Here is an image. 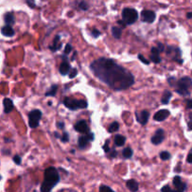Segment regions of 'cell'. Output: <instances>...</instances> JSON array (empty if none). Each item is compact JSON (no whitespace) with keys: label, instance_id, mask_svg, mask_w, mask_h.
Returning a JSON list of instances; mask_svg holds the SVG:
<instances>
[{"label":"cell","instance_id":"obj_1","mask_svg":"<svg viewBox=\"0 0 192 192\" xmlns=\"http://www.w3.org/2000/svg\"><path fill=\"white\" fill-rule=\"evenodd\" d=\"M90 70L97 78L114 91H122L134 84V76L113 59L98 58L90 64Z\"/></svg>","mask_w":192,"mask_h":192},{"label":"cell","instance_id":"obj_2","mask_svg":"<svg viewBox=\"0 0 192 192\" xmlns=\"http://www.w3.org/2000/svg\"><path fill=\"white\" fill-rule=\"evenodd\" d=\"M60 182V176L58 171L55 167H49L44 172V180L41 184V192H51Z\"/></svg>","mask_w":192,"mask_h":192},{"label":"cell","instance_id":"obj_3","mask_svg":"<svg viewBox=\"0 0 192 192\" xmlns=\"http://www.w3.org/2000/svg\"><path fill=\"white\" fill-rule=\"evenodd\" d=\"M168 82L175 89V92L177 94L183 97H188L190 95V89L192 88V79L189 77H183L179 80H176L174 77H170V78H168Z\"/></svg>","mask_w":192,"mask_h":192},{"label":"cell","instance_id":"obj_4","mask_svg":"<svg viewBox=\"0 0 192 192\" xmlns=\"http://www.w3.org/2000/svg\"><path fill=\"white\" fill-rule=\"evenodd\" d=\"M63 104L70 111H76L79 109H86L88 103L84 99H76L71 97H67L64 98Z\"/></svg>","mask_w":192,"mask_h":192},{"label":"cell","instance_id":"obj_5","mask_svg":"<svg viewBox=\"0 0 192 192\" xmlns=\"http://www.w3.org/2000/svg\"><path fill=\"white\" fill-rule=\"evenodd\" d=\"M122 18L127 26H131L137 22L139 13L133 8H125L122 11Z\"/></svg>","mask_w":192,"mask_h":192},{"label":"cell","instance_id":"obj_6","mask_svg":"<svg viewBox=\"0 0 192 192\" xmlns=\"http://www.w3.org/2000/svg\"><path fill=\"white\" fill-rule=\"evenodd\" d=\"M42 112L40 110H33L28 113V124L31 128H37L40 126V120L41 119Z\"/></svg>","mask_w":192,"mask_h":192},{"label":"cell","instance_id":"obj_7","mask_svg":"<svg viewBox=\"0 0 192 192\" xmlns=\"http://www.w3.org/2000/svg\"><path fill=\"white\" fill-rule=\"evenodd\" d=\"M74 129L77 132H80L82 134H88L90 132L87 122L86 120H79L74 125Z\"/></svg>","mask_w":192,"mask_h":192},{"label":"cell","instance_id":"obj_8","mask_svg":"<svg viewBox=\"0 0 192 192\" xmlns=\"http://www.w3.org/2000/svg\"><path fill=\"white\" fill-rule=\"evenodd\" d=\"M141 18H142V22H148V24H152V22L156 20V13L153 10H144L141 13Z\"/></svg>","mask_w":192,"mask_h":192},{"label":"cell","instance_id":"obj_9","mask_svg":"<svg viewBox=\"0 0 192 192\" xmlns=\"http://www.w3.org/2000/svg\"><path fill=\"white\" fill-rule=\"evenodd\" d=\"M135 115H136L137 121L139 122L141 125L144 126V125L147 124V122L149 120L150 113L147 111H142V112H137L135 113Z\"/></svg>","mask_w":192,"mask_h":192},{"label":"cell","instance_id":"obj_10","mask_svg":"<svg viewBox=\"0 0 192 192\" xmlns=\"http://www.w3.org/2000/svg\"><path fill=\"white\" fill-rule=\"evenodd\" d=\"M172 184L175 187V189L178 190L179 192H185L187 189V184L182 181V178L179 175L174 176L173 180H172Z\"/></svg>","mask_w":192,"mask_h":192},{"label":"cell","instance_id":"obj_11","mask_svg":"<svg viewBox=\"0 0 192 192\" xmlns=\"http://www.w3.org/2000/svg\"><path fill=\"white\" fill-rule=\"evenodd\" d=\"M62 58H63V62L60 64L59 72L61 73V75L70 74V72L71 70V66H70V62L68 61V58H65V56H63Z\"/></svg>","mask_w":192,"mask_h":192},{"label":"cell","instance_id":"obj_12","mask_svg":"<svg viewBox=\"0 0 192 192\" xmlns=\"http://www.w3.org/2000/svg\"><path fill=\"white\" fill-rule=\"evenodd\" d=\"M163 140H164V130L162 128H158L156 131L155 135L151 138L152 143L155 144V145L160 144L161 142H163Z\"/></svg>","mask_w":192,"mask_h":192},{"label":"cell","instance_id":"obj_13","mask_svg":"<svg viewBox=\"0 0 192 192\" xmlns=\"http://www.w3.org/2000/svg\"><path fill=\"white\" fill-rule=\"evenodd\" d=\"M170 113H171L170 111L167 109L159 110L158 112H157L155 113V115H154V120H156L158 122H162L170 116Z\"/></svg>","mask_w":192,"mask_h":192},{"label":"cell","instance_id":"obj_14","mask_svg":"<svg viewBox=\"0 0 192 192\" xmlns=\"http://www.w3.org/2000/svg\"><path fill=\"white\" fill-rule=\"evenodd\" d=\"M61 47H62V42L60 41V36H56V38H53V40L51 44V46L49 47V49L52 52H56V51L60 50Z\"/></svg>","mask_w":192,"mask_h":192},{"label":"cell","instance_id":"obj_15","mask_svg":"<svg viewBox=\"0 0 192 192\" xmlns=\"http://www.w3.org/2000/svg\"><path fill=\"white\" fill-rule=\"evenodd\" d=\"M3 105H4V112L5 113H10L14 109L13 101L9 98H5L3 99Z\"/></svg>","mask_w":192,"mask_h":192},{"label":"cell","instance_id":"obj_16","mask_svg":"<svg viewBox=\"0 0 192 192\" xmlns=\"http://www.w3.org/2000/svg\"><path fill=\"white\" fill-rule=\"evenodd\" d=\"M127 188L131 191V192H137L139 190V183L134 179H129L126 183Z\"/></svg>","mask_w":192,"mask_h":192},{"label":"cell","instance_id":"obj_17","mask_svg":"<svg viewBox=\"0 0 192 192\" xmlns=\"http://www.w3.org/2000/svg\"><path fill=\"white\" fill-rule=\"evenodd\" d=\"M4 21L6 22V26H12L15 24V16L12 12H7L4 15Z\"/></svg>","mask_w":192,"mask_h":192},{"label":"cell","instance_id":"obj_18","mask_svg":"<svg viewBox=\"0 0 192 192\" xmlns=\"http://www.w3.org/2000/svg\"><path fill=\"white\" fill-rule=\"evenodd\" d=\"M1 34L5 37H13L15 32H14V30L13 28L10 26H5L1 28Z\"/></svg>","mask_w":192,"mask_h":192},{"label":"cell","instance_id":"obj_19","mask_svg":"<svg viewBox=\"0 0 192 192\" xmlns=\"http://www.w3.org/2000/svg\"><path fill=\"white\" fill-rule=\"evenodd\" d=\"M88 142H89V140L87 139L86 135L81 136L78 140V146L80 149H84V148H86V146L88 145Z\"/></svg>","mask_w":192,"mask_h":192},{"label":"cell","instance_id":"obj_20","mask_svg":"<svg viewBox=\"0 0 192 192\" xmlns=\"http://www.w3.org/2000/svg\"><path fill=\"white\" fill-rule=\"evenodd\" d=\"M172 94L170 90H165L164 94L162 96V98H161V103L164 104V105L168 104L169 102H170V99L172 98Z\"/></svg>","mask_w":192,"mask_h":192},{"label":"cell","instance_id":"obj_21","mask_svg":"<svg viewBox=\"0 0 192 192\" xmlns=\"http://www.w3.org/2000/svg\"><path fill=\"white\" fill-rule=\"evenodd\" d=\"M126 142V137L122 135H116L114 138V143L116 146H123Z\"/></svg>","mask_w":192,"mask_h":192},{"label":"cell","instance_id":"obj_22","mask_svg":"<svg viewBox=\"0 0 192 192\" xmlns=\"http://www.w3.org/2000/svg\"><path fill=\"white\" fill-rule=\"evenodd\" d=\"M57 89H58V86L56 84H52V86L50 87V89L45 93V96L46 97H55L57 93Z\"/></svg>","mask_w":192,"mask_h":192},{"label":"cell","instance_id":"obj_23","mask_svg":"<svg viewBox=\"0 0 192 192\" xmlns=\"http://www.w3.org/2000/svg\"><path fill=\"white\" fill-rule=\"evenodd\" d=\"M112 35L115 38H120L122 36V28L117 26H112Z\"/></svg>","mask_w":192,"mask_h":192},{"label":"cell","instance_id":"obj_24","mask_svg":"<svg viewBox=\"0 0 192 192\" xmlns=\"http://www.w3.org/2000/svg\"><path fill=\"white\" fill-rule=\"evenodd\" d=\"M122 154H123V157H124L125 158H130L133 155V151L131 150V148H130V147H127V148H125L124 150H123Z\"/></svg>","mask_w":192,"mask_h":192},{"label":"cell","instance_id":"obj_25","mask_svg":"<svg viewBox=\"0 0 192 192\" xmlns=\"http://www.w3.org/2000/svg\"><path fill=\"white\" fill-rule=\"evenodd\" d=\"M119 129V124L117 122H112V124L110 125V128H109V132L111 133H113V132H116L117 130Z\"/></svg>","mask_w":192,"mask_h":192},{"label":"cell","instance_id":"obj_26","mask_svg":"<svg viewBox=\"0 0 192 192\" xmlns=\"http://www.w3.org/2000/svg\"><path fill=\"white\" fill-rule=\"evenodd\" d=\"M150 60L152 61V62L158 64V63H160L161 58H160L159 55H156V53H151V55H150Z\"/></svg>","mask_w":192,"mask_h":192},{"label":"cell","instance_id":"obj_27","mask_svg":"<svg viewBox=\"0 0 192 192\" xmlns=\"http://www.w3.org/2000/svg\"><path fill=\"white\" fill-rule=\"evenodd\" d=\"M99 192H115V191L108 186L101 185L100 187H99Z\"/></svg>","mask_w":192,"mask_h":192},{"label":"cell","instance_id":"obj_28","mask_svg":"<svg viewBox=\"0 0 192 192\" xmlns=\"http://www.w3.org/2000/svg\"><path fill=\"white\" fill-rule=\"evenodd\" d=\"M160 158L162 160H169L171 158V154L169 152H167V151L161 152L160 153Z\"/></svg>","mask_w":192,"mask_h":192},{"label":"cell","instance_id":"obj_29","mask_svg":"<svg viewBox=\"0 0 192 192\" xmlns=\"http://www.w3.org/2000/svg\"><path fill=\"white\" fill-rule=\"evenodd\" d=\"M79 8H80V10H87L89 9V5L86 1H82V2L79 3Z\"/></svg>","mask_w":192,"mask_h":192},{"label":"cell","instance_id":"obj_30","mask_svg":"<svg viewBox=\"0 0 192 192\" xmlns=\"http://www.w3.org/2000/svg\"><path fill=\"white\" fill-rule=\"evenodd\" d=\"M60 140L62 141L63 142H68V141H70V135H68V132H64L62 135H61Z\"/></svg>","mask_w":192,"mask_h":192},{"label":"cell","instance_id":"obj_31","mask_svg":"<svg viewBox=\"0 0 192 192\" xmlns=\"http://www.w3.org/2000/svg\"><path fill=\"white\" fill-rule=\"evenodd\" d=\"M138 58L140 59L141 62H142V63L145 64V65H149V64H150V60L146 59L142 55H141V53H140V55H138Z\"/></svg>","mask_w":192,"mask_h":192},{"label":"cell","instance_id":"obj_32","mask_svg":"<svg viewBox=\"0 0 192 192\" xmlns=\"http://www.w3.org/2000/svg\"><path fill=\"white\" fill-rule=\"evenodd\" d=\"M91 36L93 37V38H98L99 36L101 35V33H100V31H99V30H98V29H93V30H91Z\"/></svg>","mask_w":192,"mask_h":192},{"label":"cell","instance_id":"obj_33","mask_svg":"<svg viewBox=\"0 0 192 192\" xmlns=\"http://www.w3.org/2000/svg\"><path fill=\"white\" fill-rule=\"evenodd\" d=\"M71 51H72V46L70 44H67L65 47V50H64V55L65 56L68 55V53H70Z\"/></svg>","mask_w":192,"mask_h":192},{"label":"cell","instance_id":"obj_34","mask_svg":"<svg viewBox=\"0 0 192 192\" xmlns=\"http://www.w3.org/2000/svg\"><path fill=\"white\" fill-rule=\"evenodd\" d=\"M188 130H192V112L188 113Z\"/></svg>","mask_w":192,"mask_h":192},{"label":"cell","instance_id":"obj_35","mask_svg":"<svg viewBox=\"0 0 192 192\" xmlns=\"http://www.w3.org/2000/svg\"><path fill=\"white\" fill-rule=\"evenodd\" d=\"M77 74H78V70H77L76 68H71V70L70 72V76H68V77H70V79H73L77 76Z\"/></svg>","mask_w":192,"mask_h":192},{"label":"cell","instance_id":"obj_36","mask_svg":"<svg viewBox=\"0 0 192 192\" xmlns=\"http://www.w3.org/2000/svg\"><path fill=\"white\" fill-rule=\"evenodd\" d=\"M13 161H14V162L16 163L17 165H20V164L22 163V158H21L20 156L16 155V156H14V158H13Z\"/></svg>","mask_w":192,"mask_h":192},{"label":"cell","instance_id":"obj_37","mask_svg":"<svg viewBox=\"0 0 192 192\" xmlns=\"http://www.w3.org/2000/svg\"><path fill=\"white\" fill-rule=\"evenodd\" d=\"M157 48H158V50L159 51V52H164V51H165V46H164L162 43H160V42H158V43Z\"/></svg>","mask_w":192,"mask_h":192},{"label":"cell","instance_id":"obj_38","mask_svg":"<svg viewBox=\"0 0 192 192\" xmlns=\"http://www.w3.org/2000/svg\"><path fill=\"white\" fill-rule=\"evenodd\" d=\"M103 150H104L105 153H109V152L111 151V148L109 147V142H108V141H107V142H105V144L103 145Z\"/></svg>","mask_w":192,"mask_h":192},{"label":"cell","instance_id":"obj_39","mask_svg":"<svg viewBox=\"0 0 192 192\" xmlns=\"http://www.w3.org/2000/svg\"><path fill=\"white\" fill-rule=\"evenodd\" d=\"M186 104H187V108H188V109L192 110V98H188V99H187Z\"/></svg>","mask_w":192,"mask_h":192},{"label":"cell","instance_id":"obj_40","mask_svg":"<svg viewBox=\"0 0 192 192\" xmlns=\"http://www.w3.org/2000/svg\"><path fill=\"white\" fill-rule=\"evenodd\" d=\"M86 137H87V139L89 140V142L94 141V139H95V135H94L93 132H89L88 134H86Z\"/></svg>","mask_w":192,"mask_h":192},{"label":"cell","instance_id":"obj_41","mask_svg":"<svg viewBox=\"0 0 192 192\" xmlns=\"http://www.w3.org/2000/svg\"><path fill=\"white\" fill-rule=\"evenodd\" d=\"M187 161L188 163H192V148L190 150V152L188 153V158H187Z\"/></svg>","mask_w":192,"mask_h":192},{"label":"cell","instance_id":"obj_42","mask_svg":"<svg viewBox=\"0 0 192 192\" xmlns=\"http://www.w3.org/2000/svg\"><path fill=\"white\" fill-rule=\"evenodd\" d=\"M161 192H172V189L169 186H164L162 188H161Z\"/></svg>","mask_w":192,"mask_h":192},{"label":"cell","instance_id":"obj_43","mask_svg":"<svg viewBox=\"0 0 192 192\" xmlns=\"http://www.w3.org/2000/svg\"><path fill=\"white\" fill-rule=\"evenodd\" d=\"M56 126H57L58 128L63 129V128H65V123H64V122H57V123H56Z\"/></svg>","mask_w":192,"mask_h":192},{"label":"cell","instance_id":"obj_44","mask_svg":"<svg viewBox=\"0 0 192 192\" xmlns=\"http://www.w3.org/2000/svg\"><path fill=\"white\" fill-rule=\"evenodd\" d=\"M117 156V152L115 151L114 149H112V153H111V156H110V158H114L115 157Z\"/></svg>","mask_w":192,"mask_h":192},{"label":"cell","instance_id":"obj_45","mask_svg":"<svg viewBox=\"0 0 192 192\" xmlns=\"http://www.w3.org/2000/svg\"><path fill=\"white\" fill-rule=\"evenodd\" d=\"M26 4H27L28 6H30V8H32V9L36 8V4H35L33 1H26Z\"/></svg>","mask_w":192,"mask_h":192},{"label":"cell","instance_id":"obj_46","mask_svg":"<svg viewBox=\"0 0 192 192\" xmlns=\"http://www.w3.org/2000/svg\"><path fill=\"white\" fill-rule=\"evenodd\" d=\"M187 18H188V19H191V18H192V11L187 13Z\"/></svg>","mask_w":192,"mask_h":192},{"label":"cell","instance_id":"obj_47","mask_svg":"<svg viewBox=\"0 0 192 192\" xmlns=\"http://www.w3.org/2000/svg\"><path fill=\"white\" fill-rule=\"evenodd\" d=\"M55 136H56V138H61V135H59L57 132H55Z\"/></svg>","mask_w":192,"mask_h":192},{"label":"cell","instance_id":"obj_48","mask_svg":"<svg viewBox=\"0 0 192 192\" xmlns=\"http://www.w3.org/2000/svg\"><path fill=\"white\" fill-rule=\"evenodd\" d=\"M172 192H179V191L176 190V189H173V190H172Z\"/></svg>","mask_w":192,"mask_h":192},{"label":"cell","instance_id":"obj_49","mask_svg":"<svg viewBox=\"0 0 192 192\" xmlns=\"http://www.w3.org/2000/svg\"><path fill=\"white\" fill-rule=\"evenodd\" d=\"M1 178H2V177H1V175H0V180H1Z\"/></svg>","mask_w":192,"mask_h":192}]
</instances>
